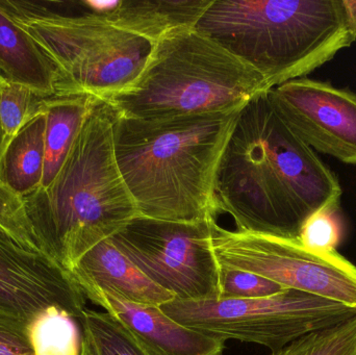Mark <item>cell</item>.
I'll return each instance as SVG.
<instances>
[{
    "mask_svg": "<svg viewBox=\"0 0 356 355\" xmlns=\"http://www.w3.org/2000/svg\"><path fill=\"white\" fill-rule=\"evenodd\" d=\"M341 197L338 177L280 118L269 91L241 108L215 181L218 213L236 231L298 238L309 216L340 208Z\"/></svg>",
    "mask_w": 356,
    "mask_h": 355,
    "instance_id": "6da1fadb",
    "label": "cell"
},
{
    "mask_svg": "<svg viewBox=\"0 0 356 355\" xmlns=\"http://www.w3.org/2000/svg\"><path fill=\"white\" fill-rule=\"evenodd\" d=\"M238 112L156 119L114 113L115 156L139 216L217 221L216 174Z\"/></svg>",
    "mask_w": 356,
    "mask_h": 355,
    "instance_id": "7a4b0ae2",
    "label": "cell"
},
{
    "mask_svg": "<svg viewBox=\"0 0 356 355\" xmlns=\"http://www.w3.org/2000/svg\"><path fill=\"white\" fill-rule=\"evenodd\" d=\"M113 125L114 112L99 102L51 185L24 197L40 250L68 273L139 216L117 164Z\"/></svg>",
    "mask_w": 356,
    "mask_h": 355,
    "instance_id": "3957f363",
    "label": "cell"
},
{
    "mask_svg": "<svg viewBox=\"0 0 356 355\" xmlns=\"http://www.w3.org/2000/svg\"><path fill=\"white\" fill-rule=\"evenodd\" d=\"M196 28L252 67L269 91L356 41L345 0H213Z\"/></svg>",
    "mask_w": 356,
    "mask_h": 355,
    "instance_id": "277c9868",
    "label": "cell"
},
{
    "mask_svg": "<svg viewBox=\"0 0 356 355\" xmlns=\"http://www.w3.org/2000/svg\"><path fill=\"white\" fill-rule=\"evenodd\" d=\"M267 91L252 67L190 28L154 44L139 76L104 102L121 116L171 118L238 110Z\"/></svg>",
    "mask_w": 356,
    "mask_h": 355,
    "instance_id": "5b68a950",
    "label": "cell"
},
{
    "mask_svg": "<svg viewBox=\"0 0 356 355\" xmlns=\"http://www.w3.org/2000/svg\"><path fill=\"white\" fill-rule=\"evenodd\" d=\"M56 2L2 0L0 6L58 69L56 96L89 95L106 101L141 73L152 44L89 12Z\"/></svg>",
    "mask_w": 356,
    "mask_h": 355,
    "instance_id": "8992f818",
    "label": "cell"
},
{
    "mask_svg": "<svg viewBox=\"0 0 356 355\" xmlns=\"http://www.w3.org/2000/svg\"><path fill=\"white\" fill-rule=\"evenodd\" d=\"M188 329L221 340L284 349L305 336L336 327L356 316L344 304L286 289L255 299H175L160 306Z\"/></svg>",
    "mask_w": 356,
    "mask_h": 355,
    "instance_id": "52a82bcc",
    "label": "cell"
},
{
    "mask_svg": "<svg viewBox=\"0 0 356 355\" xmlns=\"http://www.w3.org/2000/svg\"><path fill=\"white\" fill-rule=\"evenodd\" d=\"M211 248L222 266L356 310V266L337 250L313 251L298 238L227 231L217 222L211 229Z\"/></svg>",
    "mask_w": 356,
    "mask_h": 355,
    "instance_id": "ba28073f",
    "label": "cell"
},
{
    "mask_svg": "<svg viewBox=\"0 0 356 355\" xmlns=\"http://www.w3.org/2000/svg\"><path fill=\"white\" fill-rule=\"evenodd\" d=\"M215 222L137 216L110 240L150 281L177 299H219L220 264L211 248Z\"/></svg>",
    "mask_w": 356,
    "mask_h": 355,
    "instance_id": "9c48e42d",
    "label": "cell"
},
{
    "mask_svg": "<svg viewBox=\"0 0 356 355\" xmlns=\"http://www.w3.org/2000/svg\"><path fill=\"white\" fill-rule=\"evenodd\" d=\"M291 131L315 152L356 165V93L301 77L269 91Z\"/></svg>",
    "mask_w": 356,
    "mask_h": 355,
    "instance_id": "30bf717a",
    "label": "cell"
},
{
    "mask_svg": "<svg viewBox=\"0 0 356 355\" xmlns=\"http://www.w3.org/2000/svg\"><path fill=\"white\" fill-rule=\"evenodd\" d=\"M50 306L79 322L87 310L85 295L66 270L0 227V314L29 322Z\"/></svg>",
    "mask_w": 356,
    "mask_h": 355,
    "instance_id": "8fae6325",
    "label": "cell"
},
{
    "mask_svg": "<svg viewBox=\"0 0 356 355\" xmlns=\"http://www.w3.org/2000/svg\"><path fill=\"white\" fill-rule=\"evenodd\" d=\"M86 298L102 306L158 355H222L225 342L188 329L160 306L123 299L91 283H79Z\"/></svg>",
    "mask_w": 356,
    "mask_h": 355,
    "instance_id": "7c38bea8",
    "label": "cell"
},
{
    "mask_svg": "<svg viewBox=\"0 0 356 355\" xmlns=\"http://www.w3.org/2000/svg\"><path fill=\"white\" fill-rule=\"evenodd\" d=\"M69 274L79 283H91L123 299L161 306L175 299L172 294L150 281L110 239L83 254Z\"/></svg>",
    "mask_w": 356,
    "mask_h": 355,
    "instance_id": "4fadbf2b",
    "label": "cell"
},
{
    "mask_svg": "<svg viewBox=\"0 0 356 355\" xmlns=\"http://www.w3.org/2000/svg\"><path fill=\"white\" fill-rule=\"evenodd\" d=\"M211 2L213 0H113L110 10L99 16L154 45L177 31L196 28Z\"/></svg>",
    "mask_w": 356,
    "mask_h": 355,
    "instance_id": "5bb4252c",
    "label": "cell"
},
{
    "mask_svg": "<svg viewBox=\"0 0 356 355\" xmlns=\"http://www.w3.org/2000/svg\"><path fill=\"white\" fill-rule=\"evenodd\" d=\"M0 79L44 97L56 96L58 69L35 40L0 6Z\"/></svg>",
    "mask_w": 356,
    "mask_h": 355,
    "instance_id": "9a60e30c",
    "label": "cell"
},
{
    "mask_svg": "<svg viewBox=\"0 0 356 355\" xmlns=\"http://www.w3.org/2000/svg\"><path fill=\"white\" fill-rule=\"evenodd\" d=\"M100 100L89 95L54 96L45 101V165L39 189L51 185L71 148ZM38 189V190H39Z\"/></svg>",
    "mask_w": 356,
    "mask_h": 355,
    "instance_id": "2e32d148",
    "label": "cell"
},
{
    "mask_svg": "<svg viewBox=\"0 0 356 355\" xmlns=\"http://www.w3.org/2000/svg\"><path fill=\"white\" fill-rule=\"evenodd\" d=\"M45 165V112L31 119L0 160V183L26 197L41 187Z\"/></svg>",
    "mask_w": 356,
    "mask_h": 355,
    "instance_id": "e0dca14e",
    "label": "cell"
},
{
    "mask_svg": "<svg viewBox=\"0 0 356 355\" xmlns=\"http://www.w3.org/2000/svg\"><path fill=\"white\" fill-rule=\"evenodd\" d=\"M27 335L35 355H81V322L58 306L45 308L31 318Z\"/></svg>",
    "mask_w": 356,
    "mask_h": 355,
    "instance_id": "ac0fdd59",
    "label": "cell"
},
{
    "mask_svg": "<svg viewBox=\"0 0 356 355\" xmlns=\"http://www.w3.org/2000/svg\"><path fill=\"white\" fill-rule=\"evenodd\" d=\"M81 324L98 355H158L108 313L87 308Z\"/></svg>",
    "mask_w": 356,
    "mask_h": 355,
    "instance_id": "d6986e66",
    "label": "cell"
},
{
    "mask_svg": "<svg viewBox=\"0 0 356 355\" xmlns=\"http://www.w3.org/2000/svg\"><path fill=\"white\" fill-rule=\"evenodd\" d=\"M46 99L47 97L25 85L4 81L0 91V129L3 154L20 129L31 119L45 112Z\"/></svg>",
    "mask_w": 356,
    "mask_h": 355,
    "instance_id": "ffe728a7",
    "label": "cell"
},
{
    "mask_svg": "<svg viewBox=\"0 0 356 355\" xmlns=\"http://www.w3.org/2000/svg\"><path fill=\"white\" fill-rule=\"evenodd\" d=\"M272 355H356V316L305 336Z\"/></svg>",
    "mask_w": 356,
    "mask_h": 355,
    "instance_id": "44dd1931",
    "label": "cell"
},
{
    "mask_svg": "<svg viewBox=\"0 0 356 355\" xmlns=\"http://www.w3.org/2000/svg\"><path fill=\"white\" fill-rule=\"evenodd\" d=\"M284 288L248 271L220 265L219 299H255L270 297Z\"/></svg>",
    "mask_w": 356,
    "mask_h": 355,
    "instance_id": "7402d4cb",
    "label": "cell"
},
{
    "mask_svg": "<svg viewBox=\"0 0 356 355\" xmlns=\"http://www.w3.org/2000/svg\"><path fill=\"white\" fill-rule=\"evenodd\" d=\"M340 208L318 210L303 223L298 239L307 249L318 252L336 251L341 241Z\"/></svg>",
    "mask_w": 356,
    "mask_h": 355,
    "instance_id": "603a6c76",
    "label": "cell"
},
{
    "mask_svg": "<svg viewBox=\"0 0 356 355\" xmlns=\"http://www.w3.org/2000/svg\"><path fill=\"white\" fill-rule=\"evenodd\" d=\"M0 227L21 245L41 251L27 216L24 198L0 183ZM42 252V251H41Z\"/></svg>",
    "mask_w": 356,
    "mask_h": 355,
    "instance_id": "cb8c5ba5",
    "label": "cell"
},
{
    "mask_svg": "<svg viewBox=\"0 0 356 355\" xmlns=\"http://www.w3.org/2000/svg\"><path fill=\"white\" fill-rule=\"evenodd\" d=\"M27 323L0 314V355H35L27 335Z\"/></svg>",
    "mask_w": 356,
    "mask_h": 355,
    "instance_id": "d4e9b609",
    "label": "cell"
},
{
    "mask_svg": "<svg viewBox=\"0 0 356 355\" xmlns=\"http://www.w3.org/2000/svg\"><path fill=\"white\" fill-rule=\"evenodd\" d=\"M81 355H98L94 347L93 343L91 340L83 333V343H81Z\"/></svg>",
    "mask_w": 356,
    "mask_h": 355,
    "instance_id": "484cf974",
    "label": "cell"
},
{
    "mask_svg": "<svg viewBox=\"0 0 356 355\" xmlns=\"http://www.w3.org/2000/svg\"><path fill=\"white\" fill-rule=\"evenodd\" d=\"M345 6H346L347 12H348L351 25H353L356 33V0H345Z\"/></svg>",
    "mask_w": 356,
    "mask_h": 355,
    "instance_id": "4316f807",
    "label": "cell"
},
{
    "mask_svg": "<svg viewBox=\"0 0 356 355\" xmlns=\"http://www.w3.org/2000/svg\"><path fill=\"white\" fill-rule=\"evenodd\" d=\"M4 81L0 79V91H1L2 85ZM2 154H3V140H2L1 129H0V160H1Z\"/></svg>",
    "mask_w": 356,
    "mask_h": 355,
    "instance_id": "83f0119b",
    "label": "cell"
}]
</instances>
